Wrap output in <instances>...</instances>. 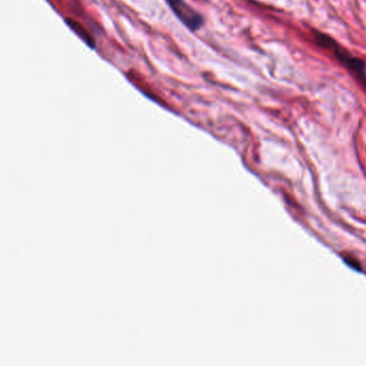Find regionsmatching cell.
Listing matches in <instances>:
<instances>
[{
    "label": "cell",
    "instance_id": "277c9868",
    "mask_svg": "<svg viewBox=\"0 0 366 366\" xmlns=\"http://www.w3.org/2000/svg\"><path fill=\"white\" fill-rule=\"evenodd\" d=\"M344 259H345L346 263H347L348 265L351 266L352 269L357 270V271H361V266H360L359 262H358L357 260L349 257V256L344 258Z\"/></svg>",
    "mask_w": 366,
    "mask_h": 366
},
{
    "label": "cell",
    "instance_id": "7a4b0ae2",
    "mask_svg": "<svg viewBox=\"0 0 366 366\" xmlns=\"http://www.w3.org/2000/svg\"><path fill=\"white\" fill-rule=\"evenodd\" d=\"M174 15L191 31H198L204 23L202 15L188 5L185 0H166Z\"/></svg>",
    "mask_w": 366,
    "mask_h": 366
},
{
    "label": "cell",
    "instance_id": "3957f363",
    "mask_svg": "<svg viewBox=\"0 0 366 366\" xmlns=\"http://www.w3.org/2000/svg\"><path fill=\"white\" fill-rule=\"evenodd\" d=\"M64 21H66L67 24L69 25L70 28H71L72 31H73L74 33H76V35H78V36H79L88 46H89V48H96L95 40H94L93 37L91 36V33H88V31H86L80 23H78V21H73V19H64Z\"/></svg>",
    "mask_w": 366,
    "mask_h": 366
},
{
    "label": "cell",
    "instance_id": "6da1fadb",
    "mask_svg": "<svg viewBox=\"0 0 366 366\" xmlns=\"http://www.w3.org/2000/svg\"><path fill=\"white\" fill-rule=\"evenodd\" d=\"M315 41L321 48L331 51L336 56V60L344 64L351 73L357 76L358 80L366 87V66L365 62L360 58H356L351 53L347 52L345 49L336 42L334 39L330 38L320 31H314Z\"/></svg>",
    "mask_w": 366,
    "mask_h": 366
}]
</instances>
